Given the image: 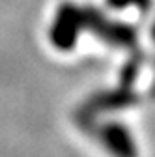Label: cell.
<instances>
[{
	"instance_id": "6da1fadb",
	"label": "cell",
	"mask_w": 155,
	"mask_h": 157,
	"mask_svg": "<svg viewBox=\"0 0 155 157\" xmlns=\"http://www.w3.org/2000/svg\"><path fill=\"white\" fill-rule=\"evenodd\" d=\"M105 139H107V144L112 148V151L118 157H134V148L125 129L112 125L105 131Z\"/></svg>"
}]
</instances>
